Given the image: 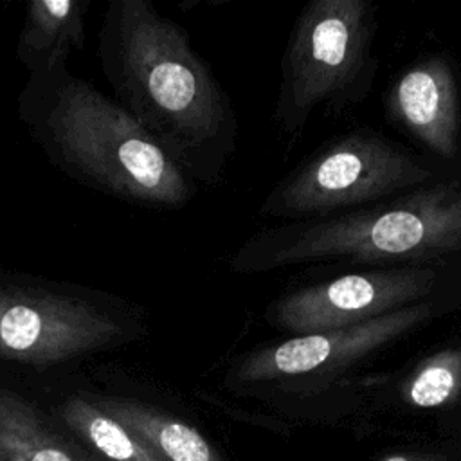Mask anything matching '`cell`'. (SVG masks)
<instances>
[{
  "instance_id": "obj_3",
  "label": "cell",
  "mask_w": 461,
  "mask_h": 461,
  "mask_svg": "<svg viewBox=\"0 0 461 461\" xmlns=\"http://www.w3.org/2000/svg\"><path fill=\"white\" fill-rule=\"evenodd\" d=\"M461 250V182H441L367 211L301 229L268 256L267 267L349 258L432 259Z\"/></svg>"
},
{
  "instance_id": "obj_12",
  "label": "cell",
  "mask_w": 461,
  "mask_h": 461,
  "mask_svg": "<svg viewBox=\"0 0 461 461\" xmlns=\"http://www.w3.org/2000/svg\"><path fill=\"white\" fill-rule=\"evenodd\" d=\"M0 461H94L20 394L0 385Z\"/></svg>"
},
{
  "instance_id": "obj_8",
  "label": "cell",
  "mask_w": 461,
  "mask_h": 461,
  "mask_svg": "<svg viewBox=\"0 0 461 461\" xmlns=\"http://www.w3.org/2000/svg\"><path fill=\"white\" fill-rule=\"evenodd\" d=\"M430 312L429 303H418L360 324L295 335L245 357L234 376L240 382H265L339 367L411 331Z\"/></svg>"
},
{
  "instance_id": "obj_9",
  "label": "cell",
  "mask_w": 461,
  "mask_h": 461,
  "mask_svg": "<svg viewBox=\"0 0 461 461\" xmlns=\"http://www.w3.org/2000/svg\"><path fill=\"white\" fill-rule=\"evenodd\" d=\"M389 108L414 137L441 157L457 149V86L443 58H429L407 68L393 85Z\"/></svg>"
},
{
  "instance_id": "obj_6",
  "label": "cell",
  "mask_w": 461,
  "mask_h": 461,
  "mask_svg": "<svg viewBox=\"0 0 461 461\" xmlns=\"http://www.w3.org/2000/svg\"><path fill=\"white\" fill-rule=\"evenodd\" d=\"M434 283L436 272L420 267L346 274L285 295L272 321L297 335L346 328L411 306Z\"/></svg>"
},
{
  "instance_id": "obj_7",
  "label": "cell",
  "mask_w": 461,
  "mask_h": 461,
  "mask_svg": "<svg viewBox=\"0 0 461 461\" xmlns=\"http://www.w3.org/2000/svg\"><path fill=\"white\" fill-rule=\"evenodd\" d=\"M371 32L364 0H317L295 27L290 45L292 101L312 108L342 88L357 72Z\"/></svg>"
},
{
  "instance_id": "obj_15",
  "label": "cell",
  "mask_w": 461,
  "mask_h": 461,
  "mask_svg": "<svg viewBox=\"0 0 461 461\" xmlns=\"http://www.w3.org/2000/svg\"><path fill=\"white\" fill-rule=\"evenodd\" d=\"M382 461H447V456L441 452H403L393 454Z\"/></svg>"
},
{
  "instance_id": "obj_1",
  "label": "cell",
  "mask_w": 461,
  "mask_h": 461,
  "mask_svg": "<svg viewBox=\"0 0 461 461\" xmlns=\"http://www.w3.org/2000/svg\"><path fill=\"white\" fill-rule=\"evenodd\" d=\"M18 115L49 160L83 185L155 207H178L191 194L180 162L117 99L67 65L29 74Z\"/></svg>"
},
{
  "instance_id": "obj_13",
  "label": "cell",
  "mask_w": 461,
  "mask_h": 461,
  "mask_svg": "<svg viewBox=\"0 0 461 461\" xmlns=\"http://www.w3.org/2000/svg\"><path fill=\"white\" fill-rule=\"evenodd\" d=\"M59 418L106 461H160L139 436L104 412L92 396H68L59 407Z\"/></svg>"
},
{
  "instance_id": "obj_14",
  "label": "cell",
  "mask_w": 461,
  "mask_h": 461,
  "mask_svg": "<svg viewBox=\"0 0 461 461\" xmlns=\"http://www.w3.org/2000/svg\"><path fill=\"white\" fill-rule=\"evenodd\" d=\"M461 393V348L441 349L425 358L402 387L403 400L418 409H436Z\"/></svg>"
},
{
  "instance_id": "obj_10",
  "label": "cell",
  "mask_w": 461,
  "mask_h": 461,
  "mask_svg": "<svg viewBox=\"0 0 461 461\" xmlns=\"http://www.w3.org/2000/svg\"><path fill=\"white\" fill-rule=\"evenodd\" d=\"M90 0H32L25 5L16 58L27 74H49L85 45Z\"/></svg>"
},
{
  "instance_id": "obj_4",
  "label": "cell",
  "mask_w": 461,
  "mask_h": 461,
  "mask_svg": "<svg viewBox=\"0 0 461 461\" xmlns=\"http://www.w3.org/2000/svg\"><path fill=\"white\" fill-rule=\"evenodd\" d=\"M128 315L76 288L0 279V358L45 369L135 337Z\"/></svg>"
},
{
  "instance_id": "obj_2",
  "label": "cell",
  "mask_w": 461,
  "mask_h": 461,
  "mask_svg": "<svg viewBox=\"0 0 461 461\" xmlns=\"http://www.w3.org/2000/svg\"><path fill=\"white\" fill-rule=\"evenodd\" d=\"M97 58L117 101L178 162L220 131V92L180 25L146 0H112Z\"/></svg>"
},
{
  "instance_id": "obj_11",
  "label": "cell",
  "mask_w": 461,
  "mask_h": 461,
  "mask_svg": "<svg viewBox=\"0 0 461 461\" xmlns=\"http://www.w3.org/2000/svg\"><path fill=\"white\" fill-rule=\"evenodd\" d=\"M92 400L139 436L160 461H221L193 425L153 405L121 396H92Z\"/></svg>"
},
{
  "instance_id": "obj_5",
  "label": "cell",
  "mask_w": 461,
  "mask_h": 461,
  "mask_svg": "<svg viewBox=\"0 0 461 461\" xmlns=\"http://www.w3.org/2000/svg\"><path fill=\"white\" fill-rule=\"evenodd\" d=\"M412 157L369 133H351L304 164L265 203L268 214L299 216L373 202L425 182Z\"/></svg>"
}]
</instances>
